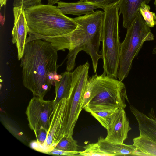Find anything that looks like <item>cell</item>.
Wrapping results in <instances>:
<instances>
[{
  "instance_id": "1",
  "label": "cell",
  "mask_w": 156,
  "mask_h": 156,
  "mask_svg": "<svg viewBox=\"0 0 156 156\" xmlns=\"http://www.w3.org/2000/svg\"><path fill=\"white\" fill-rule=\"evenodd\" d=\"M57 51L50 43L41 39L26 44L20 63L23 83L33 96L43 98L61 77L57 73Z\"/></svg>"
},
{
  "instance_id": "2",
  "label": "cell",
  "mask_w": 156,
  "mask_h": 156,
  "mask_svg": "<svg viewBox=\"0 0 156 156\" xmlns=\"http://www.w3.org/2000/svg\"><path fill=\"white\" fill-rule=\"evenodd\" d=\"M24 11L29 28L26 43L41 39L61 50L65 38L77 26L73 18L63 13L58 6L40 4Z\"/></svg>"
},
{
  "instance_id": "3",
  "label": "cell",
  "mask_w": 156,
  "mask_h": 156,
  "mask_svg": "<svg viewBox=\"0 0 156 156\" xmlns=\"http://www.w3.org/2000/svg\"><path fill=\"white\" fill-rule=\"evenodd\" d=\"M104 16V11L98 10L73 18L76 27L65 38L63 44V51L69 50L67 71L74 69L77 55L83 51L90 56L94 72L97 74L98 61L102 58L100 46Z\"/></svg>"
},
{
  "instance_id": "4",
  "label": "cell",
  "mask_w": 156,
  "mask_h": 156,
  "mask_svg": "<svg viewBox=\"0 0 156 156\" xmlns=\"http://www.w3.org/2000/svg\"><path fill=\"white\" fill-rule=\"evenodd\" d=\"M126 100L129 103L122 81L104 72L88 77L82 101L86 112L90 113L100 109H124Z\"/></svg>"
},
{
  "instance_id": "5",
  "label": "cell",
  "mask_w": 156,
  "mask_h": 156,
  "mask_svg": "<svg viewBox=\"0 0 156 156\" xmlns=\"http://www.w3.org/2000/svg\"><path fill=\"white\" fill-rule=\"evenodd\" d=\"M118 3L103 9L104 16L101 37L103 72L116 79L121 45L119 36Z\"/></svg>"
},
{
  "instance_id": "6",
  "label": "cell",
  "mask_w": 156,
  "mask_h": 156,
  "mask_svg": "<svg viewBox=\"0 0 156 156\" xmlns=\"http://www.w3.org/2000/svg\"><path fill=\"white\" fill-rule=\"evenodd\" d=\"M154 36L150 27L139 11L130 26L121 43L117 78L122 81L127 77L131 69L133 61L138 55L144 42L152 41Z\"/></svg>"
},
{
  "instance_id": "7",
  "label": "cell",
  "mask_w": 156,
  "mask_h": 156,
  "mask_svg": "<svg viewBox=\"0 0 156 156\" xmlns=\"http://www.w3.org/2000/svg\"><path fill=\"white\" fill-rule=\"evenodd\" d=\"M90 65L88 61L78 66L72 73L69 94L67 99L65 136H72L76 124L83 109L82 101L88 78Z\"/></svg>"
},
{
  "instance_id": "8",
  "label": "cell",
  "mask_w": 156,
  "mask_h": 156,
  "mask_svg": "<svg viewBox=\"0 0 156 156\" xmlns=\"http://www.w3.org/2000/svg\"><path fill=\"white\" fill-rule=\"evenodd\" d=\"M54 107L53 100H45L33 96L29 102L25 112L30 128L34 131L43 127L48 131Z\"/></svg>"
},
{
  "instance_id": "9",
  "label": "cell",
  "mask_w": 156,
  "mask_h": 156,
  "mask_svg": "<svg viewBox=\"0 0 156 156\" xmlns=\"http://www.w3.org/2000/svg\"><path fill=\"white\" fill-rule=\"evenodd\" d=\"M67 99L63 98L54 107L45 143L39 151L46 153L54 149L65 136Z\"/></svg>"
},
{
  "instance_id": "10",
  "label": "cell",
  "mask_w": 156,
  "mask_h": 156,
  "mask_svg": "<svg viewBox=\"0 0 156 156\" xmlns=\"http://www.w3.org/2000/svg\"><path fill=\"white\" fill-rule=\"evenodd\" d=\"M131 129L124 109L119 108L112 116L105 139L112 143L123 144Z\"/></svg>"
},
{
  "instance_id": "11",
  "label": "cell",
  "mask_w": 156,
  "mask_h": 156,
  "mask_svg": "<svg viewBox=\"0 0 156 156\" xmlns=\"http://www.w3.org/2000/svg\"><path fill=\"white\" fill-rule=\"evenodd\" d=\"M14 22L12 32V41L15 44L18 52L17 57L20 60L24 53L26 40L29 30L24 9L22 7H13Z\"/></svg>"
},
{
  "instance_id": "12",
  "label": "cell",
  "mask_w": 156,
  "mask_h": 156,
  "mask_svg": "<svg viewBox=\"0 0 156 156\" xmlns=\"http://www.w3.org/2000/svg\"><path fill=\"white\" fill-rule=\"evenodd\" d=\"M130 108L137 122L140 135L156 141V115L153 108L147 115L132 105H130Z\"/></svg>"
},
{
  "instance_id": "13",
  "label": "cell",
  "mask_w": 156,
  "mask_h": 156,
  "mask_svg": "<svg viewBox=\"0 0 156 156\" xmlns=\"http://www.w3.org/2000/svg\"><path fill=\"white\" fill-rule=\"evenodd\" d=\"M151 0H121L118 3L119 14L123 17V26L127 29L140 11L142 3L148 4Z\"/></svg>"
},
{
  "instance_id": "14",
  "label": "cell",
  "mask_w": 156,
  "mask_h": 156,
  "mask_svg": "<svg viewBox=\"0 0 156 156\" xmlns=\"http://www.w3.org/2000/svg\"><path fill=\"white\" fill-rule=\"evenodd\" d=\"M58 7L65 15L80 16L94 13V10L99 8L98 6L86 1H79L76 2H66L59 1Z\"/></svg>"
},
{
  "instance_id": "15",
  "label": "cell",
  "mask_w": 156,
  "mask_h": 156,
  "mask_svg": "<svg viewBox=\"0 0 156 156\" xmlns=\"http://www.w3.org/2000/svg\"><path fill=\"white\" fill-rule=\"evenodd\" d=\"M98 143L101 150L111 156H134L136 149L135 145L110 142L100 137Z\"/></svg>"
},
{
  "instance_id": "16",
  "label": "cell",
  "mask_w": 156,
  "mask_h": 156,
  "mask_svg": "<svg viewBox=\"0 0 156 156\" xmlns=\"http://www.w3.org/2000/svg\"><path fill=\"white\" fill-rule=\"evenodd\" d=\"M59 80L55 82V97L54 107L63 98L67 99L69 95L72 83V73L67 71L61 74Z\"/></svg>"
},
{
  "instance_id": "17",
  "label": "cell",
  "mask_w": 156,
  "mask_h": 156,
  "mask_svg": "<svg viewBox=\"0 0 156 156\" xmlns=\"http://www.w3.org/2000/svg\"><path fill=\"white\" fill-rule=\"evenodd\" d=\"M133 141L136 149L134 156H156V141L140 135Z\"/></svg>"
},
{
  "instance_id": "18",
  "label": "cell",
  "mask_w": 156,
  "mask_h": 156,
  "mask_svg": "<svg viewBox=\"0 0 156 156\" xmlns=\"http://www.w3.org/2000/svg\"><path fill=\"white\" fill-rule=\"evenodd\" d=\"M118 108L98 110L90 113L101 124L107 129L112 116Z\"/></svg>"
},
{
  "instance_id": "19",
  "label": "cell",
  "mask_w": 156,
  "mask_h": 156,
  "mask_svg": "<svg viewBox=\"0 0 156 156\" xmlns=\"http://www.w3.org/2000/svg\"><path fill=\"white\" fill-rule=\"evenodd\" d=\"M78 146L77 141L72 136H64L58 143L55 149L66 151H78Z\"/></svg>"
},
{
  "instance_id": "20",
  "label": "cell",
  "mask_w": 156,
  "mask_h": 156,
  "mask_svg": "<svg viewBox=\"0 0 156 156\" xmlns=\"http://www.w3.org/2000/svg\"><path fill=\"white\" fill-rule=\"evenodd\" d=\"M84 150L80 151L79 156H111L102 151L97 142L89 144L83 147Z\"/></svg>"
},
{
  "instance_id": "21",
  "label": "cell",
  "mask_w": 156,
  "mask_h": 156,
  "mask_svg": "<svg viewBox=\"0 0 156 156\" xmlns=\"http://www.w3.org/2000/svg\"><path fill=\"white\" fill-rule=\"evenodd\" d=\"M150 6L145 2L142 3L139 12L145 21L146 24L150 27L156 25V15L150 12Z\"/></svg>"
},
{
  "instance_id": "22",
  "label": "cell",
  "mask_w": 156,
  "mask_h": 156,
  "mask_svg": "<svg viewBox=\"0 0 156 156\" xmlns=\"http://www.w3.org/2000/svg\"><path fill=\"white\" fill-rule=\"evenodd\" d=\"M42 0H14L13 5L14 7H22L26 9L41 4Z\"/></svg>"
},
{
  "instance_id": "23",
  "label": "cell",
  "mask_w": 156,
  "mask_h": 156,
  "mask_svg": "<svg viewBox=\"0 0 156 156\" xmlns=\"http://www.w3.org/2000/svg\"><path fill=\"white\" fill-rule=\"evenodd\" d=\"M121 0H80L81 1H86L93 4L99 8L103 9L105 7L110 5L119 3Z\"/></svg>"
},
{
  "instance_id": "24",
  "label": "cell",
  "mask_w": 156,
  "mask_h": 156,
  "mask_svg": "<svg viewBox=\"0 0 156 156\" xmlns=\"http://www.w3.org/2000/svg\"><path fill=\"white\" fill-rule=\"evenodd\" d=\"M79 152L80 151H69L54 148L47 152L46 154L52 155L74 156L78 155Z\"/></svg>"
},
{
  "instance_id": "25",
  "label": "cell",
  "mask_w": 156,
  "mask_h": 156,
  "mask_svg": "<svg viewBox=\"0 0 156 156\" xmlns=\"http://www.w3.org/2000/svg\"><path fill=\"white\" fill-rule=\"evenodd\" d=\"M60 0H47L48 4L53 5L59 2Z\"/></svg>"
},
{
  "instance_id": "26",
  "label": "cell",
  "mask_w": 156,
  "mask_h": 156,
  "mask_svg": "<svg viewBox=\"0 0 156 156\" xmlns=\"http://www.w3.org/2000/svg\"><path fill=\"white\" fill-rule=\"evenodd\" d=\"M7 0H0L1 8L4 5H5Z\"/></svg>"
},
{
  "instance_id": "27",
  "label": "cell",
  "mask_w": 156,
  "mask_h": 156,
  "mask_svg": "<svg viewBox=\"0 0 156 156\" xmlns=\"http://www.w3.org/2000/svg\"><path fill=\"white\" fill-rule=\"evenodd\" d=\"M152 53L153 54H156V45L153 50V51H152Z\"/></svg>"
},
{
  "instance_id": "28",
  "label": "cell",
  "mask_w": 156,
  "mask_h": 156,
  "mask_svg": "<svg viewBox=\"0 0 156 156\" xmlns=\"http://www.w3.org/2000/svg\"><path fill=\"white\" fill-rule=\"evenodd\" d=\"M154 4L155 6V10L156 11V0H154Z\"/></svg>"
}]
</instances>
